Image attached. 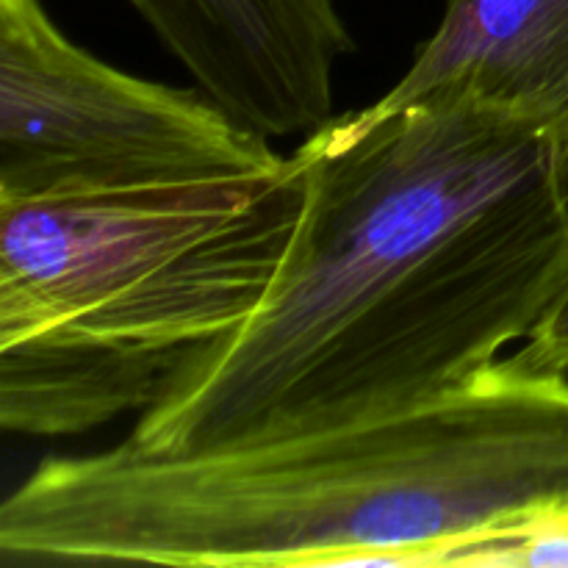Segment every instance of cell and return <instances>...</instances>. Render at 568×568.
Here are the masks:
<instances>
[{
  "label": "cell",
  "instance_id": "cell-3",
  "mask_svg": "<svg viewBox=\"0 0 568 568\" xmlns=\"http://www.w3.org/2000/svg\"><path fill=\"white\" fill-rule=\"evenodd\" d=\"M308 192L294 150L253 175L0 203V425L78 436L144 414L270 294Z\"/></svg>",
  "mask_w": 568,
  "mask_h": 568
},
{
  "label": "cell",
  "instance_id": "cell-4",
  "mask_svg": "<svg viewBox=\"0 0 568 568\" xmlns=\"http://www.w3.org/2000/svg\"><path fill=\"white\" fill-rule=\"evenodd\" d=\"M283 159L200 87L128 75L78 48L42 0H0V203L253 175Z\"/></svg>",
  "mask_w": 568,
  "mask_h": 568
},
{
  "label": "cell",
  "instance_id": "cell-6",
  "mask_svg": "<svg viewBox=\"0 0 568 568\" xmlns=\"http://www.w3.org/2000/svg\"><path fill=\"white\" fill-rule=\"evenodd\" d=\"M430 98H469L568 144V0H444L408 72L358 120Z\"/></svg>",
  "mask_w": 568,
  "mask_h": 568
},
{
  "label": "cell",
  "instance_id": "cell-7",
  "mask_svg": "<svg viewBox=\"0 0 568 568\" xmlns=\"http://www.w3.org/2000/svg\"><path fill=\"white\" fill-rule=\"evenodd\" d=\"M505 358L514 369L527 375H568V288L538 331Z\"/></svg>",
  "mask_w": 568,
  "mask_h": 568
},
{
  "label": "cell",
  "instance_id": "cell-1",
  "mask_svg": "<svg viewBox=\"0 0 568 568\" xmlns=\"http://www.w3.org/2000/svg\"><path fill=\"white\" fill-rule=\"evenodd\" d=\"M308 192L261 308L200 349L128 442L209 455L458 394L568 288V144L469 98L300 142Z\"/></svg>",
  "mask_w": 568,
  "mask_h": 568
},
{
  "label": "cell",
  "instance_id": "cell-2",
  "mask_svg": "<svg viewBox=\"0 0 568 568\" xmlns=\"http://www.w3.org/2000/svg\"><path fill=\"white\" fill-rule=\"evenodd\" d=\"M541 519H568V375L503 358L464 392L314 436L44 460L0 508V560L449 566Z\"/></svg>",
  "mask_w": 568,
  "mask_h": 568
},
{
  "label": "cell",
  "instance_id": "cell-5",
  "mask_svg": "<svg viewBox=\"0 0 568 568\" xmlns=\"http://www.w3.org/2000/svg\"><path fill=\"white\" fill-rule=\"evenodd\" d=\"M192 81L270 139L333 120L353 37L336 0H128Z\"/></svg>",
  "mask_w": 568,
  "mask_h": 568
}]
</instances>
